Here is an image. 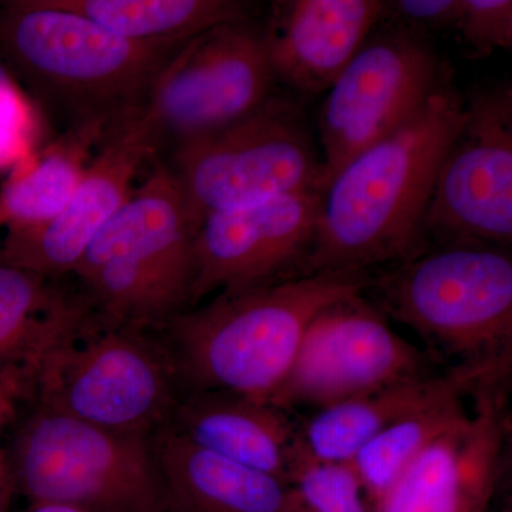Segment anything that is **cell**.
Listing matches in <instances>:
<instances>
[{"instance_id": "1", "label": "cell", "mask_w": 512, "mask_h": 512, "mask_svg": "<svg viewBox=\"0 0 512 512\" xmlns=\"http://www.w3.org/2000/svg\"><path fill=\"white\" fill-rule=\"evenodd\" d=\"M463 120L464 101L444 84L409 123L350 160L322 191L308 275L369 272L426 252L434 181Z\"/></svg>"}, {"instance_id": "2", "label": "cell", "mask_w": 512, "mask_h": 512, "mask_svg": "<svg viewBox=\"0 0 512 512\" xmlns=\"http://www.w3.org/2000/svg\"><path fill=\"white\" fill-rule=\"evenodd\" d=\"M370 272L328 271L220 293L154 329L184 394L229 392L271 402L312 320L366 293Z\"/></svg>"}, {"instance_id": "3", "label": "cell", "mask_w": 512, "mask_h": 512, "mask_svg": "<svg viewBox=\"0 0 512 512\" xmlns=\"http://www.w3.org/2000/svg\"><path fill=\"white\" fill-rule=\"evenodd\" d=\"M188 40L124 39L47 0L0 2V52L9 69L66 117L67 128L136 116Z\"/></svg>"}, {"instance_id": "4", "label": "cell", "mask_w": 512, "mask_h": 512, "mask_svg": "<svg viewBox=\"0 0 512 512\" xmlns=\"http://www.w3.org/2000/svg\"><path fill=\"white\" fill-rule=\"evenodd\" d=\"M23 397L20 406L150 439L183 392L154 330L101 319L80 293L30 367Z\"/></svg>"}, {"instance_id": "5", "label": "cell", "mask_w": 512, "mask_h": 512, "mask_svg": "<svg viewBox=\"0 0 512 512\" xmlns=\"http://www.w3.org/2000/svg\"><path fill=\"white\" fill-rule=\"evenodd\" d=\"M151 165L72 275L101 319L148 330L190 308L197 234L170 171Z\"/></svg>"}, {"instance_id": "6", "label": "cell", "mask_w": 512, "mask_h": 512, "mask_svg": "<svg viewBox=\"0 0 512 512\" xmlns=\"http://www.w3.org/2000/svg\"><path fill=\"white\" fill-rule=\"evenodd\" d=\"M3 466L13 490L35 504L84 512H163L150 439L100 429L23 404L13 417Z\"/></svg>"}, {"instance_id": "7", "label": "cell", "mask_w": 512, "mask_h": 512, "mask_svg": "<svg viewBox=\"0 0 512 512\" xmlns=\"http://www.w3.org/2000/svg\"><path fill=\"white\" fill-rule=\"evenodd\" d=\"M375 305L456 363L512 355L507 248L447 245L372 276Z\"/></svg>"}, {"instance_id": "8", "label": "cell", "mask_w": 512, "mask_h": 512, "mask_svg": "<svg viewBox=\"0 0 512 512\" xmlns=\"http://www.w3.org/2000/svg\"><path fill=\"white\" fill-rule=\"evenodd\" d=\"M157 160L197 229L210 215L322 192V157L302 110L278 94L247 119Z\"/></svg>"}, {"instance_id": "9", "label": "cell", "mask_w": 512, "mask_h": 512, "mask_svg": "<svg viewBox=\"0 0 512 512\" xmlns=\"http://www.w3.org/2000/svg\"><path fill=\"white\" fill-rule=\"evenodd\" d=\"M276 84L259 18L191 37L158 74L140 111L156 158L247 119L275 96Z\"/></svg>"}, {"instance_id": "10", "label": "cell", "mask_w": 512, "mask_h": 512, "mask_svg": "<svg viewBox=\"0 0 512 512\" xmlns=\"http://www.w3.org/2000/svg\"><path fill=\"white\" fill-rule=\"evenodd\" d=\"M444 84L426 36L396 22L377 26L320 109L322 191L350 160L416 117Z\"/></svg>"}, {"instance_id": "11", "label": "cell", "mask_w": 512, "mask_h": 512, "mask_svg": "<svg viewBox=\"0 0 512 512\" xmlns=\"http://www.w3.org/2000/svg\"><path fill=\"white\" fill-rule=\"evenodd\" d=\"M437 357L394 332L365 293L332 303L312 320L271 404L328 409L440 369ZM440 363V362H439Z\"/></svg>"}, {"instance_id": "12", "label": "cell", "mask_w": 512, "mask_h": 512, "mask_svg": "<svg viewBox=\"0 0 512 512\" xmlns=\"http://www.w3.org/2000/svg\"><path fill=\"white\" fill-rule=\"evenodd\" d=\"M424 238L447 245L510 247L512 242V90H481L434 181Z\"/></svg>"}, {"instance_id": "13", "label": "cell", "mask_w": 512, "mask_h": 512, "mask_svg": "<svg viewBox=\"0 0 512 512\" xmlns=\"http://www.w3.org/2000/svg\"><path fill=\"white\" fill-rule=\"evenodd\" d=\"M320 202L322 192L312 190L205 218L195 234L190 308L214 293L308 275Z\"/></svg>"}, {"instance_id": "14", "label": "cell", "mask_w": 512, "mask_h": 512, "mask_svg": "<svg viewBox=\"0 0 512 512\" xmlns=\"http://www.w3.org/2000/svg\"><path fill=\"white\" fill-rule=\"evenodd\" d=\"M508 383L478 387L466 416L421 451L372 512H490L511 434Z\"/></svg>"}, {"instance_id": "15", "label": "cell", "mask_w": 512, "mask_h": 512, "mask_svg": "<svg viewBox=\"0 0 512 512\" xmlns=\"http://www.w3.org/2000/svg\"><path fill=\"white\" fill-rule=\"evenodd\" d=\"M138 114L107 128L82 183L57 217L40 227L6 231L3 261L55 281L73 275L94 237L130 197L143 165L156 157Z\"/></svg>"}, {"instance_id": "16", "label": "cell", "mask_w": 512, "mask_h": 512, "mask_svg": "<svg viewBox=\"0 0 512 512\" xmlns=\"http://www.w3.org/2000/svg\"><path fill=\"white\" fill-rule=\"evenodd\" d=\"M386 16L380 0H279L262 20L276 83L318 94L345 70Z\"/></svg>"}, {"instance_id": "17", "label": "cell", "mask_w": 512, "mask_h": 512, "mask_svg": "<svg viewBox=\"0 0 512 512\" xmlns=\"http://www.w3.org/2000/svg\"><path fill=\"white\" fill-rule=\"evenodd\" d=\"M512 355L451 363L319 410L299 429L305 453L325 463H349L357 451L397 421L454 399H470L478 387L511 376Z\"/></svg>"}, {"instance_id": "18", "label": "cell", "mask_w": 512, "mask_h": 512, "mask_svg": "<svg viewBox=\"0 0 512 512\" xmlns=\"http://www.w3.org/2000/svg\"><path fill=\"white\" fill-rule=\"evenodd\" d=\"M150 447L165 508L173 512H308L295 488L161 427Z\"/></svg>"}, {"instance_id": "19", "label": "cell", "mask_w": 512, "mask_h": 512, "mask_svg": "<svg viewBox=\"0 0 512 512\" xmlns=\"http://www.w3.org/2000/svg\"><path fill=\"white\" fill-rule=\"evenodd\" d=\"M170 426L211 453L289 483L299 429L274 404L237 393H188Z\"/></svg>"}, {"instance_id": "20", "label": "cell", "mask_w": 512, "mask_h": 512, "mask_svg": "<svg viewBox=\"0 0 512 512\" xmlns=\"http://www.w3.org/2000/svg\"><path fill=\"white\" fill-rule=\"evenodd\" d=\"M76 288L0 258V392L18 406L30 367L76 299Z\"/></svg>"}, {"instance_id": "21", "label": "cell", "mask_w": 512, "mask_h": 512, "mask_svg": "<svg viewBox=\"0 0 512 512\" xmlns=\"http://www.w3.org/2000/svg\"><path fill=\"white\" fill-rule=\"evenodd\" d=\"M107 128L101 121L66 128L18 165L0 188V225L6 231L28 229L57 217L82 183Z\"/></svg>"}, {"instance_id": "22", "label": "cell", "mask_w": 512, "mask_h": 512, "mask_svg": "<svg viewBox=\"0 0 512 512\" xmlns=\"http://www.w3.org/2000/svg\"><path fill=\"white\" fill-rule=\"evenodd\" d=\"M77 13L113 35L133 40L191 39L221 25L259 18L244 0H47Z\"/></svg>"}, {"instance_id": "23", "label": "cell", "mask_w": 512, "mask_h": 512, "mask_svg": "<svg viewBox=\"0 0 512 512\" xmlns=\"http://www.w3.org/2000/svg\"><path fill=\"white\" fill-rule=\"evenodd\" d=\"M467 400H447L412 414L380 431L357 451L349 463L369 505L373 507L390 490L424 448L466 416Z\"/></svg>"}, {"instance_id": "24", "label": "cell", "mask_w": 512, "mask_h": 512, "mask_svg": "<svg viewBox=\"0 0 512 512\" xmlns=\"http://www.w3.org/2000/svg\"><path fill=\"white\" fill-rule=\"evenodd\" d=\"M289 484L308 512H372L352 464L315 460L305 453L299 437Z\"/></svg>"}, {"instance_id": "25", "label": "cell", "mask_w": 512, "mask_h": 512, "mask_svg": "<svg viewBox=\"0 0 512 512\" xmlns=\"http://www.w3.org/2000/svg\"><path fill=\"white\" fill-rule=\"evenodd\" d=\"M39 111L0 60V174H10L39 150Z\"/></svg>"}, {"instance_id": "26", "label": "cell", "mask_w": 512, "mask_h": 512, "mask_svg": "<svg viewBox=\"0 0 512 512\" xmlns=\"http://www.w3.org/2000/svg\"><path fill=\"white\" fill-rule=\"evenodd\" d=\"M454 29L476 57L512 47L511 0H460Z\"/></svg>"}, {"instance_id": "27", "label": "cell", "mask_w": 512, "mask_h": 512, "mask_svg": "<svg viewBox=\"0 0 512 512\" xmlns=\"http://www.w3.org/2000/svg\"><path fill=\"white\" fill-rule=\"evenodd\" d=\"M460 0H394L386 2V16L393 22L426 36L454 29Z\"/></svg>"}, {"instance_id": "28", "label": "cell", "mask_w": 512, "mask_h": 512, "mask_svg": "<svg viewBox=\"0 0 512 512\" xmlns=\"http://www.w3.org/2000/svg\"><path fill=\"white\" fill-rule=\"evenodd\" d=\"M13 487L10 484L5 466H3L2 454H0V512L8 510L9 497Z\"/></svg>"}, {"instance_id": "29", "label": "cell", "mask_w": 512, "mask_h": 512, "mask_svg": "<svg viewBox=\"0 0 512 512\" xmlns=\"http://www.w3.org/2000/svg\"><path fill=\"white\" fill-rule=\"evenodd\" d=\"M30 512H84L62 504H35Z\"/></svg>"}]
</instances>
